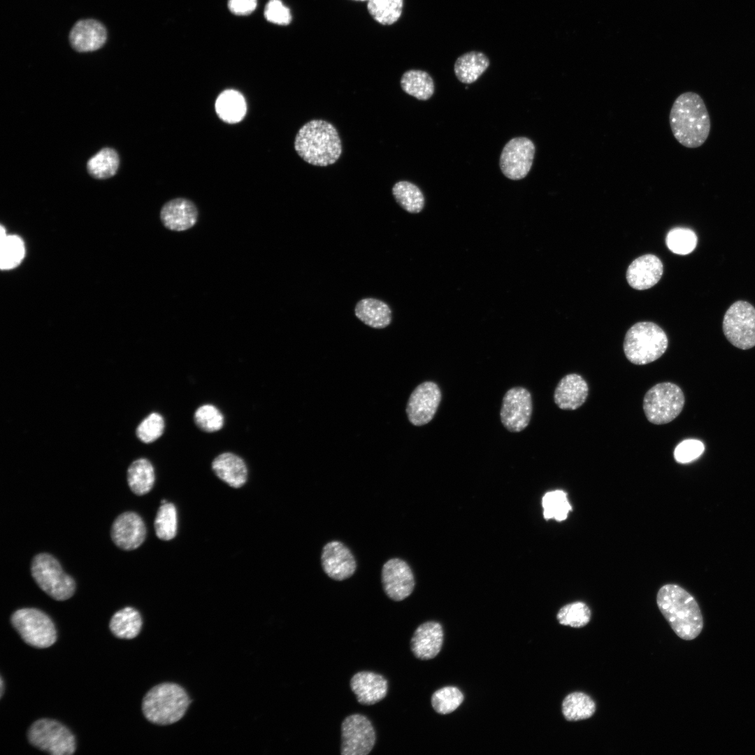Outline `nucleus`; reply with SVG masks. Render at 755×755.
<instances>
[{
  "instance_id": "nucleus-7",
  "label": "nucleus",
  "mask_w": 755,
  "mask_h": 755,
  "mask_svg": "<svg viewBox=\"0 0 755 755\" xmlns=\"http://www.w3.org/2000/svg\"><path fill=\"white\" fill-rule=\"evenodd\" d=\"M31 573L38 586L57 601L67 600L75 592L73 579L64 572L58 561L50 554L41 553L35 556Z\"/></svg>"
},
{
  "instance_id": "nucleus-33",
  "label": "nucleus",
  "mask_w": 755,
  "mask_h": 755,
  "mask_svg": "<svg viewBox=\"0 0 755 755\" xmlns=\"http://www.w3.org/2000/svg\"><path fill=\"white\" fill-rule=\"evenodd\" d=\"M119 157L113 149L106 148L99 150L87 161L89 173L97 179H106L113 176L119 166Z\"/></svg>"
},
{
  "instance_id": "nucleus-13",
  "label": "nucleus",
  "mask_w": 755,
  "mask_h": 755,
  "mask_svg": "<svg viewBox=\"0 0 755 755\" xmlns=\"http://www.w3.org/2000/svg\"><path fill=\"white\" fill-rule=\"evenodd\" d=\"M532 413L530 392L522 387L510 389L504 395L500 412L503 425L511 432H520L528 425Z\"/></svg>"
},
{
  "instance_id": "nucleus-46",
  "label": "nucleus",
  "mask_w": 755,
  "mask_h": 755,
  "mask_svg": "<svg viewBox=\"0 0 755 755\" xmlns=\"http://www.w3.org/2000/svg\"><path fill=\"white\" fill-rule=\"evenodd\" d=\"M0 684H1V692H0V693H1V697H2V696L3 694V680L2 677H1V682H0Z\"/></svg>"
},
{
  "instance_id": "nucleus-8",
  "label": "nucleus",
  "mask_w": 755,
  "mask_h": 755,
  "mask_svg": "<svg viewBox=\"0 0 755 755\" xmlns=\"http://www.w3.org/2000/svg\"><path fill=\"white\" fill-rule=\"evenodd\" d=\"M11 624L29 645L47 648L57 640V631L52 619L36 608H22L11 616Z\"/></svg>"
},
{
  "instance_id": "nucleus-18",
  "label": "nucleus",
  "mask_w": 755,
  "mask_h": 755,
  "mask_svg": "<svg viewBox=\"0 0 755 755\" xmlns=\"http://www.w3.org/2000/svg\"><path fill=\"white\" fill-rule=\"evenodd\" d=\"M146 528L141 517L134 512L120 515L111 527L113 542L124 550L138 548L145 540Z\"/></svg>"
},
{
  "instance_id": "nucleus-44",
  "label": "nucleus",
  "mask_w": 755,
  "mask_h": 755,
  "mask_svg": "<svg viewBox=\"0 0 755 755\" xmlns=\"http://www.w3.org/2000/svg\"><path fill=\"white\" fill-rule=\"evenodd\" d=\"M264 16L270 22L278 25H287L292 21L291 11L281 0H269L265 7Z\"/></svg>"
},
{
  "instance_id": "nucleus-4",
  "label": "nucleus",
  "mask_w": 755,
  "mask_h": 755,
  "mask_svg": "<svg viewBox=\"0 0 755 755\" xmlns=\"http://www.w3.org/2000/svg\"><path fill=\"white\" fill-rule=\"evenodd\" d=\"M185 690L174 683H162L152 688L144 696L143 713L150 722L166 726L180 720L190 704Z\"/></svg>"
},
{
  "instance_id": "nucleus-24",
  "label": "nucleus",
  "mask_w": 755,
  "mask_h": 755,
  "mask_svg": "<svg viewBox=\"0 0 755 755\" xmlns=\"http://www.w3.org/2000/svg\"><path fill=\"white\" fill-rule=\"evenodd\" d=\"M212 468L215 475L230 487L239 488L247 480V469L244 461L231 452H224L215 458Z\"/></svg>"
},
{
  "instance_id": "nucleus-42",
  "label": "nucleus",
  "mask_w": 755,
  "mask_h": 755,
  "mask_svg": "<svg viewBox=\"0 0 755 755\" xmlns=\"http://www.w3.org/2000/svg\"><path fill=\"white\" fill-rule=\"evenodd\" d=\"M164 425L162 416L159 413L152 412L138 426L136 436L143 443L154 442L162 435Z\"/></svg>"
},
{
  "instance_id": "nucleus-34",
  "label": "nucleus",
  "mask_w": 755,
  "mask_h": 755,
  "mask_svg": "<svg viewBox=\"0 0 755 755\" xmlns=\"http://www.w3.org/2000/svg\"><path fill=\"white\" fill-rule=\"evenodd\" d=\"M403 0H368L367 9L371 17L382 25H391L401 17Z\"/></svg>"
},
{
  "instance_id": "nucleus-21",
  "label": "nucleus",
  "mask_w": 755,
  "mask_h": 755,
  "mask_svg": "<svg viewBox=\"0 0 755 755\" xmlns=\"http://www.w3.org/2000/svg\"><path fill=\"white\" fill-rule=\"evenodd\" d=\"M443 641L442 626L436 621H427L419 625L410 640V648L421 660H429L440 652Z\"/></svg>"
},
{
  "instance_id": "nucleus-38",
  "label": "nucleus",
  "mask_w": 755,
  "mask_h": 755,
  "mask_svg": "<svg viewBox=\"0 0 755 755\" xmlns=\"http://www.w3.org/2000/svg\"><path fill=\"white\" fill-rule=\"evenodd\" d=\"M591 612L584 603L576 601L563 606L556 614L559 623L573 628H582L590 621Z\"/></svg>"
},
{
  "instance_id": "nucleus-28",
  "label": "nucleus",
  "mask_w": 755,
  "mask_h": 755,
  "mask_svg": "<svg viewBox=\"0 0 755 755\" xmlns=\"http://www.w3.org/2000/svg\"><path fill=\"white\" fill-rule=\"evenodd\" d=\"M142 624L139 612L131 607H126L113 615L109 627L117 638L132 639L139 634Z\"/></svg>"
},
{
  "instance_id": "nucleus-19",
  "label": "nucleus",
  "mask_w": 755,
  "mask_h": 755,
  "mask_svg": "<svg viewBox=\"0 0 755 755\" xmlns=\"http://www.w3.org/2000/svg\"><path fill=\"white\" fill-rule=\"evenodd\" d=\"M663 266L661 260L654 254H645L635 259L628 266L626 280L629 285L638 290L647 289L661 279Z\"/></svg>"
},
{
  "instance_id": "nucleus-47",
  "label": "nucleus",
  "mask_w": 755,
  "mask_h": 755,
  "mask_svg": "<svg viewBox=\"0 0 755 755\" xmlns=\"http://www.w3.org/2000/svg\"><path fill=\"white\" fill-rule=\"evenodd\" d=\"M354 1H368V0H354Z\"/></svg>"
},
{
  "instance_id": "nucleus-26",
  "label": "nucleus",
  "mask_w": 755,
  "mask_h": 755,
  "mask_svg": "<svg viewBox=\"0 0 755 755\" xmlns=\"http://www.w3.org/2000/svg\"><path fill=\"white\" fill-rule=\"evenodd\" d=\"M489 64V59L484 53L473 50L461 55L456 59L454 71L461 82L470 84L483 74Z\"/></svg>"
},
{
  "instance_id": "nucleus-32",
  "label": "nucleus",
  "mask_w": 755,
  "mask_h": 755,
  "mask_svg": "<svg viewBox=\"0 0 755 755\" xmlns=\"http://www.w3.org/2000/svg\"><path fill=\"white\" fill-rule=\"evenodd\" d=\"M392 194L396 203L410 213H420L425 203L422 190L414 183L401 180L392 187Z\"/></svg>"
},
{
  "instance_id": "nucleus-27",
  "label": "nucleus",
  "mask_w": 755,
  "mask_h": 755,
  "mask_svg": "<svg viewBox=\"0 0 755 755\" xmlns=\"http://www.w3.org/2000/svg\"><path fill=\"white\" fill-rule=\"evenodd\" d=\"M215 110L223 121L236 123L245 117L247 107L243 95L238 91L226 89L222 92L215 101Z\"/></svg>"
},
{
  "instance_id": "nucleus-6",
  "label": "nucleus",
  "mask_w": 755,
  "mask_h": 755,
  "mask_svg": "<svg viewBox=\"0 0 755 755\" xmlns=\"http://www.w3.org/2000/svg\"><path fill=\"white\" fill-rule=\"evenodd\" d=\"M683 391L677 384L666 382L653 386L645 395L643 410L649 422L664 424L675 419L684 405Z\"/></svg>"
},
{
  "instance_id": "nucleus-2",
  "label": "nucleus",
  "mask_w": 755,
  "mask_h": 755,
  "mask_svg": "<svg viewBox=\"0 0 755 755\" xmlns=\"http://www.w3.org/2000/svg\"><path fill=\"white\" fill-rule=\"evenodd\" d=\"M658 607L675 634L684 640L697 638L703 628V618L693 596L677 584H668L656 595Z\"/></svg>"
},
{
  "instance_id": "nucleus-37",
  "label": "nucleus",
  "mask_w": 755,
  "mask_h": 755,
  "mask_svg": "<svg viewBox=\"0 0 755 755\" xmlns=\"http://www.w3.org/2000/svg\"><path fill=\"white\" fill-rule=\"evenodd\" d=\"M542 505L545 519L553 518L558 522L565 520L572 510L567 494L562 490L547 492L542 497Z\"/></svg>"
},
{
  "instance_id": "nucleus-31",
  "label": "nucleus",
  "mask_w": 755,
  "mask_h": 755,
  "mask_svg": "<svg viewBox=\"0 0 755 755\" xmlns=\"http://www.w3.org/2000/svg\"><path fill=\"white\" fill-rule=\"evenodd\" d=\"M155 480L154 470L146 459H138L130 465L127 470V482L133 493L142 496L148 493Z\"/></svg>"
},
{
  "instance_id": "nucleus-9",
  "label": "nucleus",
  "mask_w": 755,
  "mask_h": 755,
  "mask_svg": "<svg viewBox=\"0 0 755 755\" xmlns=\"http://www.w3.org/2000/svg\"><path fill=\"white\" fill-rule=\"evenodd\" d=\"M29 742L36 748L52 755H71L76 749V742L71 731L57 721L41 719L28 730Z\"/></svg>"
},
{
  "instance_id": "nucleus-1",
  "label": "nucleus",
  "mask_w": 755,
  "mask_h": 755,
  "mask_svg": "<svg viewBox=\"0 0 755 755\" xmlns=\"http://www.w3.org/2000/svg\"><path fill=\"white\" fill-rule=\"evenodd\" d=\"M675 138L683 146H701L710 131V118L701 96L693 92L681 94L675 100L669 115Z\"/></svg>"
},
{
  "instance_id": "nucleus-22",
  "label": "nucleus",
  "mask_w": 755,
  "mask_h": 755,
  "mask_svg": "<svg viewBox=\"0 0 755 755\" xmlns=\"http://www.w3.org/2000/svg\"><path fill=\"white\" fill-rule=\"evenodd\" d=\"M198 210L191 201L176 198L166 203L160 213L164 226L170 230L181 231L192 228L196 222Z\"/></svg>"
},
{
  "instance_id": "nucleus-15",
  "label": "nucleus",
  "mask_w": 755,
  "mask_h": 755,
  "mask_svg": "<svg viewBox=\"0 0 755 755\" xmlns=\"http://www.w3.org/2000/svg\"><path fill=\"white\" fill-rule=\"evenodd\" d=\"M381 578L386 595L394 601L408 598L415 584L410 567L406 561L398 558L391 559L384 563Z\"/></svg>"
},
{
  "instance_id": "nucleus-30",
  "label": "nucleus",
  "mask_w": 755,
  "mask_h": 755,
  "mask_svg": "<svg viewBox=\"0 0 755 755\" xmlns=\"http://www.w3.org/2000/svg\"><path fill=\"white\" fill-rule=\"evenodd\" d=\"M596 710L594 700L587 693L580 691L567 695L561 705L562 714L568 721L589 719L594 714Z\"/></svg>"
},
{
  "instance_id": "nucleus-36",
  "label": "nucleus",
  "mask_w": 755,
  "mask_h": 755,
  "mask_svg": "<svg viewBox=\"0 0 755 755\" xmlns=\"http://www.w3.org/2000/svg\"><path fill=\"white\" fill-rule=\"evenodd\" d=\"M0 245L1 270L12 269L18 266L25 253L22 240L15 235H7L5 238L0 239Z\"/></svg>"
},
{
  "instance_id": "nucleus-11",
  "label": "nucleus",
  "mask_w": 755,
  "mask_h": 755,
  "mask_svg": "<svg viewBox=\"0 0 755 755\" xmlns=\"http://www.w3.org/2000/svg\"><path fill=\"white\" fill-rule=\"evenodd\" d=\"M375 742L374 727L366 716L353 714L344 719L341 724L342 755H367Z\"/></svg>"
},
{
  "instance_id": "nucleus-45",
  "label": "nucleus",
  "mask_w": 755,
  "mask_h": 755,
  "mask_svg": "<svg viewBox=\"0 0 755 755\" xmlns=\"http://www.w3.org/2000/svg\"><path fill=\"white\" fill-rule=\"evenodd\" d=\"M257 4V0H229L228 7L235 15H247L255 10Z\"/></svg>"
},
{
  "instance_id": "nucleus-17",
  "label": "nucleus",
  "mask_w": 755,
  "mask_h": 755,
  "mask_svg": "<svg viewBox=\"0 0 755 755\" xmlns=\"http://www.w3.org/2000/svg\"><path fill=\"white\" fill-rule=\"evenodd\" d=\"M107 30L103 23L93 18L78 20L69 34L71 48L78 52H89L101 48L107 41Z\"/></svg>"
},
{
  "instance_id": "nucleus-40",
  "label": "nucleus",
  "mask_w": 755,
  "mask_h": 755,
  "mask_svg": "<svg viewBox=\"0 0 755 755\" xmlns=\"http://www.w3.org/2000/svg\"><path fill=\"white\" fill-rule=\"evenodd\" d=\"M666 244L671 252L677 254H687L695 249L697 236L689 229L675 228L668 233Z\"/></svg>"
},
{
  "instance_id": "nucleus-29",
  "label": "nucleus",
  "mask_w": 755,
  "mask_h": 755,
  "mask_svg": "<svg viewBox=\"0 0 755 755\" xmlns=\"http://www.w3.org/2000/svg\"><path fill=\"white\" fill-rule=\"evenodd\" d=\"M400 85L403 92L421 101L429 99L435 91L432 77L422 70L405 71L401 76Z\"/></svg>"
},
{
  "instance_id": "nucleus-35",
  "label": "nucleus",
  "mask_w": 755,
  "mask_h": 755,
  "mask_svg": "<svg viewBox=\"0 0 755 755\" xmlns=\"http://www.w3.org/2000/svg\"><path fill=\"white\" fill-rule=\"evenodd\" d=\"M154 530L157 536L163 540L173 539L178 530L177 511L171 503H164L159 507L155 519Z\"/></svg>"
},
{
  "instance_id": "nucleus-5",
  "label": "nucleus",
  "mask_w": 755,
  "mask_h": 755,
  "mask_svg": "<svg viewBox=\"0 0 755 755\" xmlns=\"http://www.w3.org/2000/svg\"><path fill=\"white\" fill-rule=\"evenodd\" d=\"M664 331L650 322H638L626 332L624 352L627 359L636 365H645L660 358L668 347Z\"/></svg>"
},
{
  "instance_id": "nucleus-3",
  "label": "nucleus",
  "mask_w": 755,
  "mask_h": 755,
  "mask_svg": "<svg viewBox=\"0 0 755 755\" xmlns=\"http://www.w3.org/2000/svg\"><path fill=\"white\" fill-rule=\"evenodd\" d=\"M294 148L305 162L317 166L333 164L342 154L337 129L323 120H312L303 125L296 135Z\"/></svg>"
},
{
  "instance_id": "nucleus-41",
  "label": "nucleus",
  "mask_w": 755,
  "mask_h": 755,
  "mask_svg": "<svg viewBox=\"0 0 755 755\" xmlns=\"http://www.w3.org/2000/svg\"><path fill=\"white\" fill-rule=\"evenodd\" d=\"M194 419L196 425L202 431L212 433L220 430L224 425V416L218 408L211 404H205L197 408Z\"/></svg>"
},
{
  "instance_id": "nucleus-20",
  "label": "nucleus",
  "mask_w": 755,
  "mask_h": 755,
  "mask_svg": "<svg viewBox=\"0 0 755 755\" xmlns=\"http://www.w3.org/2000/svg\"><path fill=\"white\" fill-rule=\"evenodd\" d=\"M350 688L357 701L362 705H374L382 700L387 695L388 682L381 675L361 671L355 673L350 680Z\"/></svg>"
},
{
  "instance_id": "nucleus-39",
  "label": "nucleus",
  "mask_w": 755,
  "mask_h": 755,
  "mask_svg": "<svg viewBox=\"0 0 755 755\" xmlns=\"http://www.w3.org/2000/svg\"><path fill=\"white\" fill-rule=\"evenodd\" d=\"M463 700L461 691L454 686L438 689L431 696V705L434 710L442 714L454 712Z\"/></svg>"
},
{
  "instance_id": "nucleus-12",
  "label": "nucleus",
  "mask_w": 755,
  "mask_h": 755,
  "mask_svg": "<svg viewBox=\"0 0 755 755\" xmlns=\"http://www.w3.org/2000/svg\"><path fill=\"white\" fill-rule=\"evenodd\" d=\"M535 152V145L528 138L521 136L510 139L500 155L501 172L512 180L523 179L531 168Z\"/></svg>"
},
{
  "instance_id": "nucleus-14",
  "label": "nucleus",
  "mask_w": 755,
  "mask_h": 755,
  "mask_svg": "<svg viewBox=\"0 0 755 755\" xmlns=\"http://www.w3.org/2000/svg\"><path fill=\"white\" fill-rule=\"evenodd\" d=\"M441 401V391L433 382L426 381L419 384L412 392L406 408L410 423L422 426L434 417Z\"/></svg>"
},
{
  "instance_id": "nucleus-23",
  "label": "nucleus",
  "mask_w": 755,
  "mask_h": 755,
  "mask_svg": "<svg viewBox=\"0 0 755 755\" xmlns=\"http://www.w3.org/2000/svg\"><path fill=\"white\" fill-rule=\"evenodd\" d=\"M588 391V384L582 376L575 373L568 374L559 381L555 389L554 402L562 410H574L584 404Z\"/></svg>"
},
{
  "instance_id": "nucleus-43",
  "label": "nucleus",
  "mask_w": 755,
  "mask_h": 755,
  "mask_svg": "<svg viewBox=\"0 0 755 755\" xmlns=\"http://www.w3.org/2000/svg\"><path fill=\"white\" fill-rule=\"evenodd\" d=\"M705 450L704 445L698 440L689 439L680 443L675 449V459L681 463L691 462L699 457Z\"/></svg>"
},
{
  "instance_id": "nucleus-16",
  "label": "nucleus",
  "mask_w": 755,
  "mask_h": 755,
  "mask_svg": "<svg viewBox=\"0 0 755 755\" xmlns=\"http://www.w3.org/2000/svg\"><path fill=\"white\" fill-rule=\"evenodd\" d=\"M321 563L324 572L336 581L350 578L357 569V562L352 552L338 540L330 541L323 547Z\"/></svg>"
},
{
  "instance_id": "nucleus-10",
  "label": "nucleus",
  "mask_w": 755,
  "mask_h": 755,
  "mask_svg": "<svg viewBox=\"0 0 755 755\" xmlns=\"http://www.w3.org/2000/svg\"><path fill=\"white\" fill-rule=\"evenodd\" d=\"M723 331L735 347L748 350L755 346V308L749 303L738 301L726 312Z\"/></svg>"
},
{
  "instance_id": "nucleus-25",
  "label": "nucleus",
  "mask_w": 755,
  "mask_h": 755,
  "mask_svg": "<svg viewBox=\"0 0 755 755\" xmlns=\"http://www.w3.org/2000/svg\"><path fill=\"white\" fill-rule=\"evenodd\" d=\"M392 312L383 301L374 298L362 299L355 305L356 317L367 326L374 329H384L392 319Z\"/></svg>"
}]
</instances>
